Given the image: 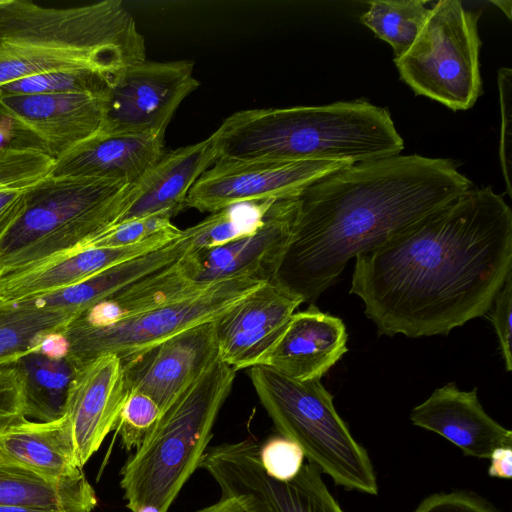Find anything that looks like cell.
<instances>
[{
  "label": "cell",
  "mask_w": 512,
  "mask_h": 512,
  "mask_svg": "<svg viewBox=\"0 0 512 512\" xmlns=\"http://www.w3.org/2000/svg\"><path fill=\"white\" fill-rule=\"evenodd\" d=\"M248 375L277 431L296 442L321 473L347 490L378 494L367 450L353 437L320 380L297 381L262 365L251 367Z\"/></svg>",
  "instance_id": "52a82bcc"
},
{
  "label": "cell",
  "mask_w": 512,
  "mask_h": 512,
  "mask_svg": "<svg viewBox=\"0 0 512 512\" xmlns=\"http://www.w3.org/2000/svg\"><path fill=\"white\" fill-rule=\"evenodd\" d=\"M24 386L14 363H0V423L23 416Z\"/></svg>",
  "instance_id": "f35d334b"
},
{
  "label": "cell",
  "mask_w": 512,
  "mask_h": 512,
  "mask_svg": "<svg viewBox=\"0 0 512 512\" xmlns=\"http://www.w3.org/2000/svg\"><path fill=\"white\" fill-rule=\"evenodd\" d=\"M511 273V208L471 188L356 256L350 293L380 335H447L486 315Z\"/></svg>",
  "instance_id": "6da1fadb"
},
{
  "label": "cell",
  "mask_w": 512,
  "mask_h": 512,
  "mask_svg": "<svg viewBox=\"0 0 512 512\" xmlns=\"http://www.w3.org/2000/svg\"><path fill=\"white\" fill-rule=\"evenodd\" d=\"M421 0H375L360 20L393 49L394 58L403 55L422 30L430 8Z\"/></svg>",
  "instance_id": "4dcf8cb0"
},
{
  "label": "cell",
  "mask_w": 512,
  "mask_h": 512,
  "mask_svg": "<svg viewBox=\"0 0 512 512\" xmlns=\"http://www.w3.org/2000/svg\"><path fill=\"white\" fill-rule=\"evenodd\" d=\"M98 499L85 473L57 482L21 467L0 462V505L55 512H92Z\"/></svg>",
  "instance_id": "484cf974"
},
{
  "label": "cell",
  "mask_w": 512,
  "mask_h": 512,
  "mask_svg": "<svg viewBox=\"0 0 512 512\" xmlns=\"http://www.w3.org/2000/svg\"><path fill=\"white\" fill-rule=\"evenodd\" d=\"M259 457L263 469L271 478L288 482L299 473L305 456L296 442L280 435L260 444Z\"/></svg>",
  "instance_id": "e575fe53"
},
{
  "label": "cell",
  "mask_w": 512,
  "mask_h": 512,
  "mask_svg": "<svg viewBox=\"0 0 512 512\" xmlns=\"http://www.w3.org/2000/svg\"><path fill=\"white\" fill-rule=\"evenodd\" d=\"M181 232H167L131 246L71 251L25 267L0 270V302H22L67 289L113 265L159 249Z\"/></svg>",
  "instance_id": "e0dca14e"
},
{
  "label": "cell",
  "mask_w": 512,
  "mask_h": 512,
  "mask_svg": "<svg viewBox=\"0 0 512 512\" xmlns=\"http://www.w3.org/2000/svg\"><path fill=\"white\" fill-rule=\"evenodd\" d=\"M488 474L491 477L510 479L512 476V447H500L493 450Z\"/></svg>",
  "instance_id": "b9f144b4"
},
{
  "label": "cell",
  "mask_w": 512,
  "mask_h": 512,
  "mask_svg": "<svg viewBox=\"0 0 512 512\" xmlns=\"http://www.w3.org/2000/svg\"><path fill=\"white\" fill-rule=\"evenodd\" d=\"M164 138L96 132L55 159L51 176L136 183L163 155Z\"/></svg>",
  "instance_id": "7402d4cb"
},
{
  "label": "cell",
  "mask_w": 512,
  "mask_h": 512,
  "mask_svg": "<svg viewBox=\"0 0 512 512\" xmlns=\"http://www.w3.org/2000/svg\"><path fill=\"white\" fill-rule=\"evenodd\" d=\"M298 207V195L275 200L254 233L219 247L189 248L191 278L205 285L241 277L275 281L292 239Z\"/></svg>",
  "instance_id": "4fadbf2b"
},
{
  "label": "cell",
  "mask_w": 512,
  "mask_h": 512,
  "mask_svg": "<svg viewBox=\"0 0 512 512\" xmlns=\"http://www.w3.org/2000/svg\"><path fill=\"white\" fill-rule=\"evenodd\" d=\"M112 78L93 70H63L18 79L0 86V97L86 93L105 96Z\"/></svg>",
  "instance_id": "1f68e13d"
},
{
  "label": "cell",
  "mask_w": 512,
  "mask_h": 512,
  "mask_svg": "<svg viewBox=\"0 0 512 512\" xmlns=\"http://www.w3.org/2000/svg\"><path fill=\"white\" fill-rule=\"evenodd\" d=\"M491 3L498 6L511 19V1H491Z\"/></svg>",
  "instance_id": "ee69618b"
},
{
  "label": "cell",
  "mask_w": 512,
  "mask_h": 512,
  "mask_svg": "<svg viewBox=\"0 0 512 512\" xmlns=\"http://www.w3.org/2000/svg\"><path fill=\"white\" fill-rule=\"evenodd\" d=\"M218 359L213 320L184 330L121 362L128 393L149 396L163 414Z\"/></svg>",
  "instance_id": "5bb4252c"
},
{
  "label": "cell",
  "mask_w": 512,
  "mask_h": 512,
  "mask_svg": "<svg viewBox=\"0 0 512 512\" xmlns=\"http://www.w3.org/2000/svg\"><path fill=\"white\" fill-rule=\"evenodd\" d=\"M103 97L86 93L4 96L0 97V114L24 123L56 159L98 132Z\"/></svg>",
  "instance_id": "ffe728a7"
},
{
  "label": "cell",
  "mask_w": 512,
  "mask_h": 512,
  "mask_svg": "<svg viewBox=\"0 0 512 512\" xmlns=\"http://www.w3.org/2000/svg\"><path fill=\"white\" fill-rule=\"evenodd\" d=\"M259 448L252 438L217 444L207 449L199 468L213 478L220 496L250 495L266 512H344L314 464L308 461L296 477L280 482L263 469Z\"/></svg>",
  "instance_id": "8fae6325"
},
{
  "label": "cell",
  "mask_w": 512,
  "mask_h": 512,
  "mask_svg": "<svg viewBox=\"0 0 512 512\" xmlns=\"http://www.w3.org/2000/svg\"><path fill=\"white\" fill-rule=\"evenodd\" d=\"M171 219L168 215L157 214L115 224L96 235L79 250L92 247H124L145 242L161 234L178 230Z\"/></svg>",
  "instance_id": "836d02e7"
},
{
  "label": "cell",
  "mask_w": 512,
  "mask_h": 512,
  "mask_svg": "<svg viewBox=\"0 0 512 512\" xmlns=\"http://www.w3.org/2000/svg\"><path fill=\"white\" fill-rule=\"evenodd\" d=\"M122 362L105 354L79 364L65 405L76 463L80 468L115 430L128 396Z\"/></svg>",
  "instance_id": "2e32d148"
},
{
  "label": "cell",
  "mask_w": 512,
  "mask_h": 512,
  "mask_svg": "<svg viewBox=\"0 0 512 512\" xmlns=\"http://www.w3.org/2000/svg\"><path fill=\"white\" fill-rule=\"evenodd\" d=\"M346 352L344 322L312 303L291 316L260 365L297 381L320 380Z\"/></svg>",
  "instance_id": "44dd1931"
},
{
  "label": "cell",
  "mask_w": 512,
  "mask_h": 512,
  "mask_svg": "<svg viewBox=\"0 0 512 512\" xmlns=\"http://www.w3.org/2000/svg\"><path fill=\"white\" fill-rule=\"evenodd\" d=\"M209 286L191 278L185 254L178 262L131 283L95 304L76 319L93 327L107 326L124 318L194 297Z\"/></svg>",
  "instance_id": "cb8c5ba5"
},
{
  "label": "cell",
  "mask_w": 512,
  "mask_h": 512,
  "mask_svg": "<svg viewBox=\"0 0 512 512\" xmlns=\"http://www.w3.org/2000/svg\"><path fill=\"white\" fill-rule=\"evenodd\" d=\"M145 59V39L120 0L65 8L0 0V86L63 70L113 78Z\"/></svg>",
  "instance_id": "3957f363"
},
{
  "label": "cell",
  "mask_w": 512,
  "mask_h": 512,
  "mask_svg": "<svg viewBox=\"0 0 512 512\" xmlns=\"http://www.w3.org/2000/svg\"><path fill=\"white\" fill-rule=\"evenodd\" d=\"M189 250L181 235L167 245L113 265L67 289L34 299L39 304L81 315L131 283L178 262Z\"/></svg>",
  "instance_id": "d4e9b609"
},
{
  "label": "cell",
  "mask_w": 512,
  "mask_h": 512,
  "mask_svg": "<svg viewBox=\"0 0 512 512\" xmlns=\"http://www.w3.org/2000/svg\"><path fill=\"white\" fill-rule=\"evenodd\" d=\"M0 462L19 465L57 482L84 474L76 463L65 414L52 421L19 416L0 423Z\"/></svg>",
  "instance_id": "603a6c76"
},
{
  "label": "cell",
  "mask_w": 512,
  "mask_h": 512,
  "mask_svg": "<svg viewBox=\"0 0 512 512\" xmlns=\"http://www.w3.org/2000/svg\"><path fill=\"white\" fill-rule=\"evenodd\" d=\"M302 303L276 280L263 283L214 320L220 360L236 371L260 365Z\"/></svg>",
  "instance_id": "9a60e30c"
},
{
  "label": "cell",
  "mask_w": 512,
  "mask_h": 512,
  "mask_svg": "<svg viewBox=\"0 0 512 512\" xmlns=\"http://www.w3.org/2000/svg\"><path fill=\"white\" fill-rule=\"evenodd\" d=\"M135 512H160L157 508L151 505H145L137 509Z\"/></svg>",
  "instance_id": "f6af8a7d"
},
{
  "label": "cell",
  "mask_w": 512,
  "mask_h": 512,
  "mask_svg": "<svg viewBox=\"0 0 512 512\" xmlns=\"http://www.w3.org/2000/svg\"><path fill=\"white\" fill-rule=\"evenodd\" d=\"M498 91L500 103V139H499V162L506 184V191L512 198V70L500 68L498 70Z\"/></svg>",
  "instance_id": "d590c367"
},
{
  "label": "cell",
  "mask_w": 512,
  "mask_h": 512,
  "mask_svg": "<svg viewBox=\"0 0 512 512\" xmlns=\"http://www.w3.org/2000/svg\"><path fill=\"white\" fill-rule=\"evenodd\" d=\"M214 132L218 159L229 161L358 164L404 149L389 111L363 100L242 110Z\"/></svg>",
  "instance_id": "277c9868"
},
{
  "label": "cell",
  "mask_w": 512,
  "mask_h": 512,
  "mask_svg": "<svg viewBox=\"0 0 512 512\" xmlns=\"http://www.w3.org/2000/svg\"><path fill=\"white\" fill-rule=\"evenodd\" d=\"M338 161L274 162L217 159L190 189L186 208L216 212L227 206L298 195L314 181L347 167Z\"/></svg>",
  "instance_id": "7c38bea8"
},
{
  "label": "cell",
  "mask_w": 512,
  "mask_h": 512,
  "mask_svg": "<svg viewBox=\"0 0 512 512\" xmlns=\"http://www.w3.org/2000/svg\"><path fill=\"white\" fill-rule=\"evenodd\" d=\"M0 512H55V511L35 509V508H27V507L2 506V505H0Z\"/></svg>",
  "instance_id": "7bdbcfd3"
},
{
  "label": "cell",
  "mask_w": 512,
  "mask_h": 512,
  "mask_svg": "<svg viewBox=\"0 0 512 512\" xmlns=\"http://www.w3.org/2000/svg\"><path fill=\"white\" fill-rule=\"evenodd\" d=\"M414 512H498L490 503L472 493L455 491L426 497Z\"/></svg>",
  "instance_id": "74e56055"
},
{
  "label": "cell",
  "mask_w": 512,
  "mask_h": 512,
  "mask_svg": "<svg viewBox=\"0 0 512 512\" xmlns=\"http://www.w3.org/2000/svg\"><path fill=\"white\" fill-rule=\"evenodd\" d=\"M24 386L23 416L52 421L65 413L70 384L79 366L69 355L50 357L33 351L17 362Z\"/></svg>",
  "instance_id": "4316f807"
},
{
  "label": "cell",
  "mask_w": 512,
  "mask_h": 512,
  "mask_svg": "<svg viewBox=\"0 0 512 512\" xmlns=\"http://www.w3.org/2000/svg\"><path fill=\"white\" fill-rule=\"evenodd\" d=\"M162 412L149 396L130 392L120 412L115 430L126 451H135L152 434Z\"/></svg>",
  "instance_id": "d6a6232c"
},
{
  "label": "cell",
  "mask_w": 512,
  "mask_h": 512,
  "mask_svg": "<svg viewBox=\"0 0 512 512\" xmlns=\"http://www.w3.org/2000/svg\"><path fill=\"white\" fill-rule=\"evenodd\" d=\"M78 316L34 299L0 302V363H14L37 351L47 336L63 333Z\"/></svg>",
  "instance_id": "83f0119b"
},
{
  "label": "cell",
  "mask_w": 512,
  "mask_h": 512,
  "mask_svg": "<svg viewBox=\"0 0 512 512\" xmlns=\"http://www.w3.org/2000/svg\"><path fill=\"white\" fill-rule=\"evenodd\" d=\"M218 155L215 132L200 142L164 153L131 186L113 225L157 214L174 217L186 208L190 189Z\"/></svg>",
  "instance_id": "d6986e66"
},
{
  "label": "cell",
  "mask_w": 512,
  "mask_h": 512,
  "mask_svg": "<svg viewBox=\"0 0 512 512\" xmlns=\"http://www.w3.org/2000/svg\"><path fill=\"white\" fill-rule=\"evenodd\" d=\"M133 184L47 176L27 193L23 213L0 241V270L79 250L114 224Z\"/></svg>",
  "instance_id": "8992f818"
},
{
  "label": "cell",
  "mask_w": 512,
  "mask_h": 512,
  "mask_svg": "<svg viewBox=\"0 0 512 512\" xmlns=\"http://www.w3.org/2000/svg\"><path fill=\"white\" fill-rule=\"evenodd\" d=\"M3 149L36 150L48 154L43 141L30 128L12 116L0 114V150Z\"/></svg>",
  "instance_id": "ab89813d"
},
{
  "label": "cell",
  "mask_w": 512,
  "mask_h": 512,
  "mask_svg": "<svg viewBox=\"0 0 512 512\" xmlns=\"http://www.w3.org/2000/svg\"><path fill=\"white\" fill-rule=\"evenodd\" d=\"M236 370L218 359L162 414L148 439L126 460L120 487L126 508L151 505L168 512L199 468Z\"/></svg>",
  "instance_id": "5b68a950"
},
{
  "label": "cell",
  "mask_w": 512,
  "mask_h": 512,
  "mask_svg": "<svg viewBox=\"0 0 512 512\" xmlns=\"http://www.w3.org/2000/svg\"><path fill=\"white\" fill-rule=\"evenodd\" d=\"M55 158L36 150H0V241L24 211L28 191L52 172Z\"/></svg>",
  "instance_id": "f1b7e54d"
},
{
  "label": "cell",
  "mask_w": 512,
  "mask_h": 512,
  "mask_svg": "<svg viewBox=\"0 0 512 512\" xmlns=\"http://www.w3.org/2000/svg\"><path fill=\"white\" fill-rule=\"evenodd\" d=\"M190 60H143L119 71L103 97L98 130L165 139L176 110L200 85Z\"/></svg>",
  "instance_id": "30bf717a"
},
{
  "label": "cell",
  "mask_w": 512,
  "mask_h": 512,
  "mask_svg": "<svg viewBox=\"0 0 512 512\" xmlns=\"http://www.w3.org/2000/svg\"><path fill=\"white\" fill-rule=\"evenodd\" d=\"M472 188L453 161L417 154L352 164L298 194L292 239L276 281L314 303L347 263Z\"/></svg>",
  "instance_id": "7a4b0ae2"
},
{
  "label": "cell",
  "mask_w": 512,
  "mask_h": 512,
  "mask_svg": "<svg viewBox=\"0 0 512 512\" xmlns=\"http://www.w3.org/2000/svg\"><path fill=\"white\" fill-rule=\"evenodd\" d=\"M196 512H266L263 505L250 495L220 496L216 502Z\"/></svg>",
  "instance_id": "60d3db41"
},
{
  "label": "cell",
  "mask_w": 512,
  "mask_h": 512,
  "mask_svg": "<svg viewBox=\"0 0 512 512\" xmlns=\"http://www.w3.org/2000/svg\"><path fill=\"white\" fill-rule=\"evenodd\" d=\"M410 420L444 437L465 456L488 459L496 448L512 447V432L484 410L476 387L464 391L454 382L447 383L415 406Z\"/></svg>",
  "instance_id": "ac0fdd59"
},
{
  "label": "cell",
  "mask_w": 512,
  "mask_h": 512,
  "mask_svg": "<svg viewBox=\"0 0 512 512\" xmlns=\"http://www.w3.org/2000/svg\"><path fill=\"white\" fill-rule=\"evenodd\" d=\"M262 284L244 277L223 280L194 297L102 327L75 319L63 332L67 355L79 364L105 354L123 359L193 326L217 319Z\"/></svg>",
  "instance_id": "9c48e42d"
},
{
  "label": "cell",
  "mask_w": 512,
  "mask_h": 512,
  "mask_svg": "<svg viewBox=\"0 0 512 512\" xmlns=\"http://www.w3.org/2000/svg\"><path fill=\"white\" fill-rule=\"evenodd\" d=\"M479 17L459 0L436 2L414 43L394 58L401 80L453 111L471 108L482 93Z\"/></svg>",
  "instance_id": "ba28073f"
},
{
  "label": "cell",
  "mask_w": 512,
  "mask_h": 512,
  "mask_svg": "<svg viewBox=\"0 0 512 512\" xmlns=\"http://www.w3.org/2000/svg\"><path fill=\"white\" fill-rule=\"evenodd\" d=\"M493 305L490 320L498 337L506 371L511 372L512 273L506 278L504 285L494 299Z\"/></svg>",
  "instance_id": "8d00e7d4"
},
{
  "label": "cell",
  "mask_w": 512,
  "mask_h": 512,
  "mask_svg": "<svg viewBox=\"0 0 512 512\" xmlns=\"http://www.w3.org/2000/svg\"><path fill=\"white\" fill-rule=\"evenodd\" d=\"M275 200L242 202L227 206L182 230L191 250L219 247L254 233Z\"/></svg>",
  "instance_id": "f546056e"
}]
</instances>
